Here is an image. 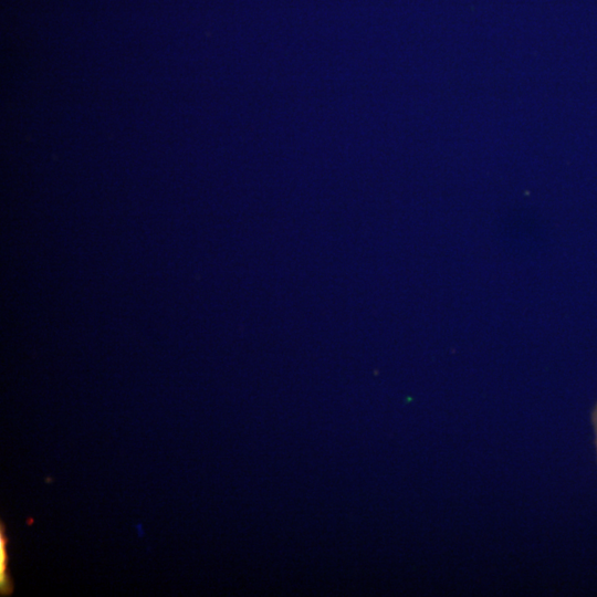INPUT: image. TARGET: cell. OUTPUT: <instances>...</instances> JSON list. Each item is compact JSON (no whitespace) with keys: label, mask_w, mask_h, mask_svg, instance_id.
Returning <instances> with one entry per match:
<instances>
[{"label":"cell","mask_w":597,"mask_h":597,"mask_svg":"<svg viewBox=\"0 0 597 597\" xmlns=\"http://www.w3.org/2000/svg\"><path fill=\"white\" fill-rule=\"evenodd\" d=\"M7 540L4 536L3 527L1 525L0 531V588L1 594L7 595L11 591L12 585L10 583L8 572H7V563H8V556H7Z\"/></svg>","instance_id":"obj_1"},{"label":"cell","mask_w":597,"mask_h":597,"mask_svg":"<svg viewBox=\"0 0 597 597\" xmlns=\"http://www.w3.org/2000/svg\"><path fill=\"white\" fill-rule=\"evenodd\" d=\"M591 423H593L594 433H595V446H596V452H597V402L594 406L593 411H591Z\"/></svg>","instance_id":"obj_2"}]
</instances>
